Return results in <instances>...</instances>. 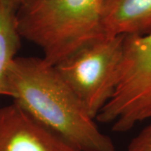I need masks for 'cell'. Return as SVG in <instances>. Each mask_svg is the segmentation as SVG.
I'll list each match as a JSON object with an SVG mask.
<instances>
[{"label": "cell", "instance_id": "5b68a950", "mask_svg": "<svg viewBox=\"0 0 151 151\" xmlns=\"http://www.w3.org/2000/svg\"><path fill=\"white\" fill-rule=\"evenodd\" d=\"M0 151H79L13 103L0 106Z\"/></svg>", "mask_w": 151, "mask_h": 151}, {"label": "cell", "instance_id": "ba28073f", "mask_svg": "<svg viewBox=\"0 0 151 151\" xmlns=\"http://www.w3.org/2000/svg\"><path fill=\"white\" fill-rule=\"evenodd\" d=\"M126 151H151V121L130 141Z\"/></svg>", "mask_w": 151, "mask_h": 151}, {"label": "cell", "instance_id": "9c48e42d", "mask_svg": "<svg viewBox=\"0 0 151 151\" xmlns=\"http://www.w3.org/2000/svg\"><path fill=\"white\" fill-rule=\"evenodd\" d=\"M8 1H9V2H11V3H13V4H16L17 6L19 5L22 2H23V0H8Z\"/></svg>", "mask_w": 151, "mask_h": 151}, {"label": "cell", "instance_id": "3957f363", "mask_svg": "<svg viewBox=\"0 0 151 151\" xmlns=\"http://www.w3.org/2000/svg\"><path fill=\"white\" fill-rule=\"evenodd\" d=\"M124 35H103L54 65L60 77L96 117L113 96L123 58Z\"/></svg>", "mask_w": 151, "mask_h": 151}, {"label": "cell", "instance_id": "7a4b0ae2", "mask_svg": "<svg viewBox=\"0 0 151 151\" xmlns=\"http://www.w3.org/2000/svg\"><path fill=\"white\" fill-rule=\"evenodd\" d=\"M104 0H23L17 9L22 39L35 44L55 65L88 42L103 36Z\"/></svg>", "mask_w": 151, "mask_h": 151}, {"label": "cell", "instance_id": "277c9868", "mask_svg": "<svg viewBox=\"0 0 151 151\" xmlns=\"http://www.w3.org/2000/svg\"><path fill=\"white\" fill-rule=\"evenodd\" d=\"M151 119V31L124 35L123 58L113 96L96 117L124 133Z\"/></svg>", "mask_w": 151, "mask_h": 151}, {"label": "cell", "instance_id": "6da1fadb", "mask_svg": "<svg viewBox=\"0 0 151 151\" xmlns=\"http://www.w3.org/2000/svg\"><path fill=\"white\" fill-rule=\"evenodd\" d=\"M7 97L79 151H116L80 100L43 57L17 56L7 73Z\"/></svg>", "mask_w": 151, "mask_h": 151}, {"label": "cell", "instance_id": "52a82bcc", "mask_svg": "<svg viewBox=\"0 0 151 151\" xmlns=\"http://www.w3.org/2000/svg\"><path fill=\"white\" fill-rule=\"evenodd\" d=\"M16 4L0 0V96H7V73L21 46Z\"/></svg>", "mask_w": 151, "mask_h": 151}, {"label": "cell", "instance_id": "8992f818", "mask_svg": "<svg viewBox=\"0 0 151 151\" xmlns=\"http://www.w3.org/2000/svg\"><path fill=\"white\" fill-rule=\"evenodd\" d=\"M104 35H145L151 31V0H104Z\"/></svg>", "mask_w": 151, "mask_h": 151}]
</instances>
